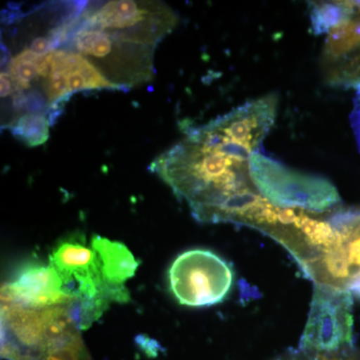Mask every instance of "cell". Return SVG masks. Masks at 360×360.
Here are the masks:
<instances>
[{
	"label": "cell",
	"mask_w": 360,
	"mask_h": 360,
	"mask_svg": "<svg viewBox=\"0 0 360 360\" xmlns=\"http://www.w3.org/2000/svg\"><path fill=\"white\" fill-rule=\"evenodd\" d=\"M167 281L172 295L180 304L212 307L229 296L234 271L217 253L195 248L175 258L168 269Z\"/></svg>",
	"instance_id": "cell-6"
},
{
	"label": "cell",
	"mask_w": 360,
	"mask_h": 360,
	"mask_svg": "<svg viewBox=\"0 0 360 360\" xmlns=\"http://www.w3.org/2000/svg\"><path fill=\"white\" fill-rule=\"evenodd\" d=\"M354 296L347 290L314 284L309 319L300 349L331 354L352 347Z\"/></svg>",
	"instance_id": "cell-7"
},
{
	"label": "cell",
	"mask_w": 360,
	"mask_h": 360,
	"mask_svg": "<svg viewBox=\"0 0 360 360\" xmlns=\"http://www.w3.org/2000/svg\"><path fill=\"white\" fill-rule=\"evenodd\" d=\"M11 52L8 49L2 44L1 42V68L4 70V68H7V65H9L11 60Z\"/></svg>",
	"instance_id": "cell-19"
},
{
	"label": "cell",
	"mask_w": 360,
	"mask_h": 360,
	"mask_svg": "<svg viewBox=\"0 0 360 360\" xmlns=\"http://www.w3.org/2000/svg\"><path fill=\"white\" fill-rule=\"evenodd\" d=\"M90 245L101 260L104 279L110 286L124 288V284L134 276L139 262L129 248L117 241L94 236Z\"/></svg>",
	"instance_id": "cell-10"
},
{
	"label": "cell",
	"mask_w": 360,
	"mask_h": 360,
	"mask_svg": "<svg viewBox=\"0 0 360 360\" xmlns=\"http://www.w3.org/2000/svg\"><path fill=\"white\" fill-rule=\"evenodd\" d=\"M0 82H1V97H7L11 96L14 91V87L13 82H11V77L7 75L6 72H1V77H0Z\"/></svg>",
	"instance_id": "cell-18"
},
{
	"label": "cell",
	"mask_w": 360,
	"mask_h": 360,
	"mask_svg": "<svg viewBox=\"0 0 360 360\" xmlns=\"http://www.w3.org/2000/svg\"><path fill=\"white\" fill-rule=\"evenodd\" d=\"M28 49L37 56H45V54L53 51H52L51 41L45 37H39L33 39Z\"/></svg>",
	"instance_id": "cell-17"
},
{
	"label": "cell",
	"mask_w": 360,
	"mask_h": 360,
	"mask_svg": "<svg viewBox=\"0 0 360 360\" xmlns=\"http://www.w3.org/2000/svg\"><path fill=\"white\" fill-rule=\"evenodd\" d=\"M354 110L350 115V123L354 129L355 139L360 151V89H357L356 96L354 97Z\"/></svg>",
	"instance_id": "cell-16"
},
{
	"label": "cell",
	"mask_w": 360,
	"mask_h": 360,
	"mask_svg": "<svg viewBox=\"0 0 360 360\" xmlns=\"http://www.w3.org/2000/svg\"><path fill=\"white\" fill-rule=\"evenodd\" d=\"M177 22L176 14L160 2L115 0L96 11L84 9L78 26L103 30L117 41L151 47Z\"/></svg>",
	"instance_id": "cell-5"
},
{
	"label": "cell",
	"mask_w": 360,
	"mask_h": 360,
	"mask_svg": "<svg viewBox=\"0 0 360 360\" xmlns=\"http://www.w3.org/2000/svg\"><path fill=\"white\" fill-rule=\"evenodd\" d=\"M194 219L203 224H240L262 200L250 172V160L229 155L188 127L186 139L151 163Z\"/></svg>",
	"instance_id": "cell-1"
},
{
	"label": "cell",
	"mask_w": 360,
	"mask_h": 360,
	"mask_svg": "<svg viewBox=\"0 0 360 360\" xmlns=\"http://www.w3.org/2000/svg\"><path fill=\"white\" fill-rule=\"evenodd\" d=\"M63 285L78 300V321L82 330L89 328L113 302H129L124 288L110 286L104 279L101 260L80 232L59 239L49 255Z\"/></svg>",
	"instance_id": "cell-3"
},
{
	"label": "cell",
	"mask_w": 360,
	"mask_h": 360,
	"mask_svg": "<svg viewBox=\"0 0 360 360\" xmlns=\"http://www.w3.org/2000/svg\"><path fill=\"white\" fill-rule=\"evenodd\" d=\"M75 303L30 307L1 296V356L91 360L80 335Z\"/></svg>",
	"instance_id": "cell-2"
},
{
	"label": "cell",
	"mask_w": 360,
	"mask_h": 360,
	"mask_svg": "<svg viewBox=\"0 0 360 360\" xmlns=\"http://www.w3.org/2000/svg\"><path fill=\"white\" fill-rule=\"evenodd\" d=\"M44 56H37L25 47L20 53L11 58L7 65L6 72L13 82L14 91L25 92L32 87V82L39 77L37 65Z\"/></svg>",
	"instance_id": "cell-14"
},
{
	"label": "cell",
	"mask_w": 360,
	"mask_h": 360,
	"mask_svg": "<svg viewBox=\"0 0 360 360\" xmlns=\"http://www.w3.org/2000/svg\"><path fill=\"white\" fill-rule=\"evenodd\" d=\"M1 296L30 307L72 304L77 297L66 290L51 264L28 260L18 267L1 288Z\"/></svg>",
	"instance_id": "cell-8"
},
{
	"label": "cell",
	"mask_w": 360,
	"mask_h": 360,
	"mask_svg": "<svg viewBox=\"0 0 360 360\" xmlns=\"http://www.w3.org/2000/svg\"><path fill=\"white\" fill-rule=\"evenodd\" d=\"M324 77L333 86L360 89V51L324 68Z\"/></svg>",
	"instance_id": "cell-15"
},
{
	"label": "cell",
	"mask_w": 360,
	"mask_h": 360,
	"mask_svg": "<svg viewBox=\"0 0 360 360\" xmlns=\"http://www.w3.org/2000/svg\"><path fill=\"white\" fill-rule=\"evenodd\" d=\"M354 13L328 33L321 53L323 68L335 65L360 51V1H354Z\"/></svg>",
	"instance_id": "cell-11"
},
{
	"label": "cell",
	"mask_w": 360,
	"mask_h": 360,
	"mask_svg": "<svg viewBox=\"0 0 360 360\" xmlns=\"http://www.w3.org/2000/svg\"><path fill=\"white\" fill-rule=\"evenodd\" d=\"M49 118L45 113H25L13 120L6 129L28 148L42 146L49 139Z\"/></svg>",
	"instance_id": "cell-13"
},
{
	"label": "cell",
	"mask_w": 360,
	"mask_h": 360,
	"mask_svg": "<svg viewBox=\"0 0 360 360\" xmlns=\"http://www.w3.org/2000/svg\"><path fill=\"white\" fill-rule=\"evenodd\" d=\"M250 172L259 193L278 207L322 213L340 205V193L329 180L295 172L258 151L250 158Z\"/></svg>",
	"instance_id": "cell-4"
},
{
	"label": "cell",
	"mask_w": 360,
	"mask_h": 360,
	"mask_svg": "<svg viewBox=\"0 0 360 360\" xmlns=\"http://www.w3.org/2000/svg\"><path fill=\"white\" fill-rule=\"evenodd\" d=\"M310 30L314 35L328 34L354 13V1L309 2Z\"/></svg>",
	"instance_id": "cell-12"
},
{
	"label": "cell",
	"mask_w": 360,
	"mask_h": 360,
	"mask_svg": "<svg viewBox=\"0 0 360 360\" xmlns=\"http://www.w3.org/2000/svg\"><path fill=\"white\" fill-rule=\"evenodd\" d=\"M277 104L276 94H266L212 122L229 139L257 151L276 122Z\"/></svg>",
	"instance_id": "cell-9"
}]
</instances>
